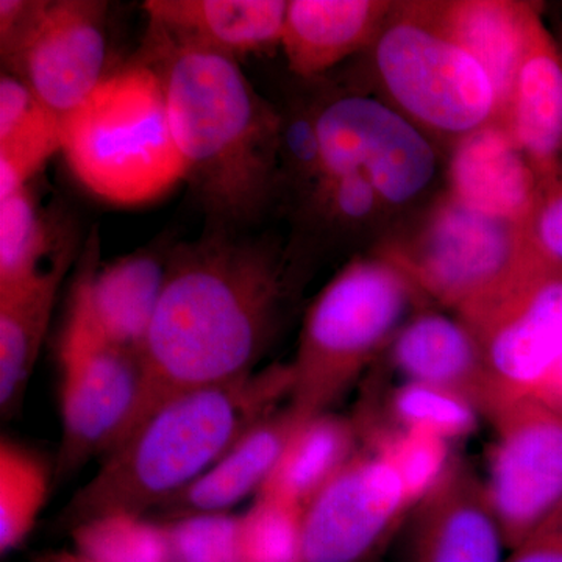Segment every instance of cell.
Instances as JSON below:
<instances>
[{"label": "cell", "mask_w": 562, "mask_h": 562, "mask_svg": "<svg viewBox=\"0 0 562 562\" xmlns=\"http://www.w3.org/2000/svg\"><path fill=\"white\" fill-rule=\"evenodd\" d=\"M294 257L292 244L254 231L206 228L173 246L140 349L143 390L125 436L176 395L255 373L290 301Z\"/></svg>", "instance_id": "cell-1"}, {"label": "cell", "mask_w": 562, "mask_h": 562, "mask_svg": "<svg viewBox=\"0 0 562 562\" xmlns=\"http://www.w3.org/2000/svg\"><path fill=\"white\" fill-rule=\"evenodd\" d=\"M177 149L206 228L254 231L281 198L280 110L235 58L149 36Z\"/></svg>", "instance_id": "cell-2"}, {"label": "cell", "mask_w": 562, "mask_h": 562, "mask_svg": "<svg viewBox=\"0 0 562 562\" xmlns=\"http://www.w3.org/2000/svg\"><path fill=\"white\" fill-rule=\"evenodd\" d=\"M291 366L176 395L106 453L61 514L69 528L116 513L161 508L201 479L233 443L291 395Z\"/></svg>", "instance_id": "cell-3"}, {"label": "cell", "mask_w": 562, "mask_h": 562, "mask_svg": "<svg viewBox=\"0 0 562 562\" xmlns=\"http://www.w3.org/2000/svg\"><path fill=\"white\" fill-rule=\"evenodd\" d=\"M61 151L74 177L114 205L157 201L184 181L160 76L143 58L110 72L63 122Z\"/></svg>", "instance_id": "cell-4"}, {"label": "cell", "mask_w": 562, "mask_h": 562, "mask_svg": "<svg viewBox=\"0 0 562 562\" xmlns=\"http://www.w3.org/2000/svg\"><path fill=\"white\" fill-rule=\"evenodd\" d=\"M425 302L412 281L372 251L353 258L316 295L292 362L291 408L312 417L360 379Z\"/></svg>", "instance_id": "cell-5"}, {"label": "cell", "mask_w": 562, "mask_h": 562, "mask_svg": "<svg viewBox=\"0 0 562 562\" xmlns=\"http://www.w3.org/2000/svg\"><path fill=\"white\" fill-rule=\"evenodd\" d=\"M538 250L527 225L487 216L446 191L373 251L425 301L462 319L505 291Z\"/></svg>", "instance_id": "cell-6"}, {"label": "cell", "mask_w": 562, "mask_h": 562, "mask_svg": "<svg viewBox=\"0 0 562 562\" xmlns=\"http://www.w3.org/2000/svg\"><path fill=\"white\" fill-rule=\"evenodd\" d=\"M379 98L436 144L458 140L498 120L490 74L422 13L419 2H395L368 50Z\"/></svg>", "instance_id": "cell-7"}, {"label": "cell", "mask_w": 562, "mask_h": 562, "mask_svg": "<svg viewBox=\"0 0 562 562\" xmlns=\"http://www.w3.org/2000/svg\"><path fill=\"white\" fill-rule=\"evenodd\" d=\"M58 361L61 371V441L55 482L69 479L124 438L138 408L143 362L136 351L106 338L76 279Z\"/></svg>", "instance_id": "cell-8"}, {"label": "cell", "mask_w": 562, "mask_h": 562, "mask_svg": "<svg viewBox=\"0 0 562 562\" xmlns=\"http://www.w3.org/2000/svg\"><path fill=\"white\" fill-rule=\"evenodd\" d=\"M325 173H361L392 216L430 191L439 149L379 95L333 90L314 95Z\"/></svg>", "instance_id": "cell-9"}, {"label": "cell", "mask_w": 562, "mask_h": 562, "mask_svg": "<svg viewBox=\"0 0 562 562\" xmlns=\"http://www.w3.org/2000/svg\"><path fill=\"white\" fill-rule=\"evenodd\" d=\"M487 498L509 549L562 506V414L517 394L491 417Z\"/></svg>", "instance_id": "cell-10"}, {"label": "cell", "mask_w": 562, "mask_h": 562, "mask_svg": "<svg viewBox=\"0 0 562 562\" xmlns=\"http://www.w3.org/2000/svg\"><path fill=\"white\" fill-rule=\"evenodd\" d=\"M460 321L497 382L527 394L562 358V262L539 247L505 291Z\"/></svg>", "instance_id": "cell-11"}, {"label": "cell", "mask_w": 562, "mask_h": 562, "mask_svg": "<svg viewBox=\"0 0 562 562\" xmlns=\"http://www.w3.org/2000/svg\"><path fill=\"white\" fill-rule=\"evenodd\" d=\"M106 11L101 0H47L31 32L2 58L3 72L65 122L110 76Z\"/></svg>", "instance_id": "cell-12"}, {"label": "cell", "mask_w": 562, "mask_h": 562, "mask_svg": "<svg viewBox=\"0 0 562 562\" xmlns=\"http://www.w3.org/2000/svg\"><path fill=\"white\" fill-rule=\"evenodd\" d=\"M412 509L397 472L358 453L303 512L301 562H366Z\"/></svg>", "instance_id": "cell-13"}, {"label": "cell", "mask_w": 562, "mask_h": 562, "mask_svg": "<svg viewBox=\"0 0 562 562\" xmlns=\"http://www.w3.org/2000/svg\"><path fill=\"white\" fill-rule=\"evenodd\" d=\"M390 351L392 364L406 382L453 392L487 419L517 395L492 375L475 336L457 316L428 310L414 314Z\"/></svg>", "instance_id": "cell-14"}, {"label": "cell", "mask_w": 562, "mask_h": 562, "mask_svg": "<svg viewBox=\"0 0 562 562\" xmlns=\"http://www.w3.org/2000/svg\"><path fill=\"white\" fill-rule=\"evenodd\" d=\"M173 246L155 241L99 268V235L91 232L76 279L110 341L140 355L165 290Z\"/></svg>", "instance_id": "cell-15"}, {"label": "cell", "mask_w": 562, "mask_h": 562, "mask_svg": "<svg viewBox=\"0 0 562 562\" xmlns=\"http://www.w3.org/2000/svg\"><path fill=\"white\" fill-rule=\"evenodd\" d=\"M497 122L530 161L538 183L549 176L562 154V52L539 3Z\"/></svg>", "instance_id": "cell-16"}, {"label": "cell", "mask_w": 562, "mask_h": 562, "mask_svg": "<svg viewBox=\"0 0 562 562\" xmlns=\"http://www.w3.org/2000/svg\"><path fill=\"white\" fill-rule=\"evenodd\" d=\"M149 36L241 60L281 47L286 0H149Z\"/></svg>", "instance_id": "cell-17"}, {"label": "cell", "mask_w": 562, "mask_h": 562, "mask_svg": "<svg viewBox=\"0 0 562 562\" xmlns=\"http://www.w3.org/2000/svg\"><path fill=\"white\" fill-rule=\"evenodd\" d=\"M414 509L413 562H502L501 525L468 469L453 464Z\"/></svg>", "instance_id": "cell-18"}, {"label": "cell", "mask_w": 562, "mask_h": 562, "mask_svg": "<svg viewBox=\"0 0 562 562\" xmlns=\"http://www.w3.org/2000/svg\"><path fill=\"white\" fill-rule=\"evenodd\" d=\"M447 192L465 206L530 227L539 184L530 161L498 122L471 133L450 149Z\"/></svg>", "instance_id": "cell-19"}, {"label": "cell", "mask_w": 562, "mask_h": 562, "mask_svg": "<svg viewBox=\"0 0 562 562\" xmlns=\"http://www.w3.org/2000/svg\"><path fill=\"white\" fill-rule=\"evenodd\" d=\"M394 7L386 0H290L281 38L288 69L317 79L368 50Z\"/></svg>", "instance_id": "cell-20"}, {"label": "cell", "mask_w": 562, "mask_h": 562, "mask_svg": "<svg viewBox=\"0 0 562 562\" xmlns=\"http://www.w3.org/2000/svg\"><path fill=\"white\" fill-rule=\"evenodd\" d=\"M291 406L255 424L220 461L161 506L168 520L191 514L228 513L249 495H258L276 469L284 447L302 420Z\"/></svg>", "instance_id": "cell-21"}, {"label": "cell", "mask_w": 562, "mask_h": 562, "mask_svg": "<svg viewBox=\"0 0 562 562\" xmlns=\"http://www.w3.org/2000/svg\"><path fill=\"white\" fill-rule=\"evenodd\" d=\"M68 241L33 279L0 290V409L16 413L49 328L58 290L72 262Z\"/></svg>", "instance_id": "cell-22"}, {"label": "cell", "mask_w": 562, "mask_h": 562, "mask_svg": "<svg viewBox=\"0 0 562 562\" xmlns=\"http://www.w3.org/2000/svg\"><path fill=\"white\" fill-rule=\"evenodd\" d=\"M435 27L457 41L490 74L498 95V114L508 95L525 32L536 3L514 0H441L419 2Z\"/></svg>", "instance_id": "cell-23"}, {"label": "cell", "mask_w": 562, "mask_h": 562, "mask_svg": "<svg viewBox=\"0 0 562 562\" xmlns=\"http://www.w3.org/2000/svg\"><path fill=\"white\" fill-rule=\"evenodd\" d=\"M357 422L321 413L302 420L258 494L305 509L358 453Z\"/></svg>", "instance_id": "cell-24"}, {"label": "cell", "mask_w": 562, "mask_h": 562, "mask_svg": "<svg viewBox=\"0 0 562 562\" xmlns=\"http://www.w3.org/2000/svg\"><path fill=\"white\" fill-rule=\"evenodd\" d=\"M63 149V121L18 77L0 76V201L29 187Z\"/></svg>", "instance_id": "cell-25"}, {"label": "cell", "mask_w": 562, "mask_h": 562, "mask_svg": "<svg viewBox=\"0 0 562 562\" xmlns=\"http://www.w3.org/2000/svg\"><path fill=\"white\" fill-rule=\"evenodd\" d=\"M357 422L360 439L401 476L406 497L412 508L417 505L439 483L452 468L449 441L431 432L382 425L372 416L360 417Z\"/></svg>", "instance_id": "cell-26"}, {"label": "cell", "mask_w": 562, "mask_h": 562, "mask_svg": "<svg viewBox=\"0 0 562 562\" xmlns=\"http://www.w3.org/2000/svg\"><path fill=\"white\" fill-rule=\"evenodd\" d=\"M52 469L29 447L0 439V552L20 547L46 505Z\"/></svg>", "instance_id": "cell-27"}, {"label": "cell", "mask_w": 562, "mask_h": 562, "mask_svg": "<svg viewBox=\"0 0 562 562\" xmlns=\"http://www.w3.org/2000/svg\"><path fill=\"white\" fill-rule=\"evenodd\" d=\"M299 210L316 231L338 236L375 231L392 216L361 173H325Z\"/></svg>", "instance_id": "cell-28"}, {"label": "cell", "mask_w": 562, "mask_h": 562, "mask_svg": "<svg viewBox=\"0 0 562 562\" xmlns=\"http://www.w3.org/2000/svg\"><path fill=\"white\" fill-rule=\"evenodd\" d=\"M74 552L91 562H172L165 524L116 513L72 528Z\"/></svg>", "instance_id": "cell-29"}, {"label": "cell", "mask_w": 562, "mask_h": 562, "mask_svg": "<svg viewBox=\"0 0 562 562\" xmlns=\"http://www.w3.org/2000/svg\"><path fill=\"white\" fill-rule=\"evenodd\" d=\"M49 225L31 187L0 201V290L16 286L43 271L54 250ZM55 251V250H54Z\"/></svg>", "instance_id": "cell-30"}, {"label": "cell", "mask_w": 562, "mask_h": 562, "mask_svg": "<svg viewBox=\"0 0 562 562\" xmlns=\"http://www.w3.org/2000/svg\"><path fill=\"white\" fill-rule=\"evenodd\" d=\"M301 506L258 494L239 516L238 562H301Z\"/></svg>", "instance_id": "cell-31"}, {"label": "cell", "mask_w": 562, "mask_h": 562, "mask_svg": "<svg viewBox=\"0 0 562 562\" xmlns=\"http://www.w3.org/2000/svg\"><path fill=\"white\" fill-rule=\"evenodd\" d=\"M392 422L446 441L471 436L482 414L465 398L430 384L405 382L390 397Z\"/></svg>", "instance_id": "cell-32"}, {"label": "cell", "mask_w": 562, "mask_h": 562, "mask_svg": "<svg viewBox=\"0 0 562 562\" xmlns=\"http://www.w3.org/2000/svg\"><path fill=\"white\" fill-rule=\"evenodd\" d=\"M279 165L281 194L291 192L301 205L325 176L313 99H292L280 110Z\"/></svg>", "instance_id": "cell-33"}, {"label": "cell", "mask_w": 562, "mask_h": 562, "mask_svg": "<svg viewBox=\"0 0 562 562\" xmlns=\"http://www.w3.org/2000/svg\"><path fill=\"white\" fill-rule=\"evenodd\" d=\"M172 562H238L239 517L191 514L165 524Z\"/></svg>", "instance_id": "cell-34"}, {"label": "cell", "mask_w": 562, "mask_h": 562, "mask_svg": "<svg viewBox=\"0 0 562 562\" xmlns=\"http://www.w3.org/2000/svg\"><path fill=\"white\" fill-rule=\"evenodd\" d=\"M539 201L530 231L536 244L562 262V154L549 176L539 180Z\"/></svg>", "instance_id": "cell-35"}, {"label": "cell", "mask_w": 562, "mask_h": 562, "mask_svg": "<svg viewBox=\"0 0 562 562\" xmlns=\"http://www.w3.org/2000/svg\"><path fill=\"white\" fill-rule=\"evenodd\" d=\"M506 562H562V506L514 547Z\"/></svg>", "instance_id": "cell-36"}, {"label": "cell", "mask_w": 562, "mask_h": 562, "mask_svg": "<svg viewBox=\"0 0 562 562\" xmlns=\"http://www.w3.org/2000/svg\"><path fill=\"white\" fill-rule=\"evenodd\" d=\"M47 0H0V57H7L38 20Z\"/></svg>", "instance_id": "cell-37"}, {"label": "cell", "mask_w": 562, "mask_h": 562, "mask_svg": "<svg viewBox=\"0 0 562 562\" xmlns=\"http://www.w3.org/2000/svg\"><path fill=\"white\" fill-rule=\"evenodd\" d=\"M41 562H91L85 560L83 557L77 554L76 552H60V553H52L49 557L44 558Z\"/></svg>", "instance_id": "cell-38"}, {"label": "cell", "mask_w": 562, "mask_h": 562, "mask_svg": "<svg viewBox=\"0 0 562 562\" xmlns=\"http://www.w3.org/2000/svg\"><path fill=\"white\" fill-rule=\"evenodd\" d=\"M554 20H557L558 32L553 33V35L554 38H557L558 46H560V49L562 52V3H560V5L557 7V18H554Z\"/></svg>", "instance_id": "cell-39"}]
</instances>
